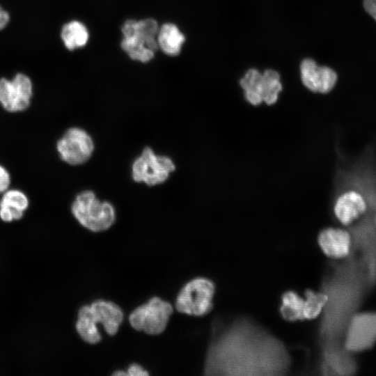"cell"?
Masks as SVG:
<instances>
[{
	"label": "cell",
	"mask_w": 376,
	"mask_h": 376,
	"mask_svg": "<svg viewBox=\"0 0 376 376\" xmlns=\"http://www.w3.org/2000/svg\"><path fill=\"white\" fill-rule=\"evenodd\" d=\"M301 79L309 91L315 93L330 92L337 81L334 70L327 66H318L311 58H306L300 65Z\"/></svg>",
	"instance_id": "12"
},
{
	"label": "cell",
	"mask_w": 376,
	"mask_h": 376,
	"mask_svg": "<svg viewBox=\"0 0 376 376\" xmlns=\"http://www.w3.org/2000/svg\"><path fill=\"white\" fill-rule=\"evenodd\" d=\"M375 226H376V216H375Z\"/></svg>",
	"instance_id": "26"
},
{
	"label": "cell",
	"mask_w": 376,
	"mask_h": 376,
	"mask_svg": "<svg viewBox=\"0 0 376 376\" xmlns=\"http://www.w3.org/2000/svg\"><path fill=\"white\" fill-rule=\"evenodd\" d=\"M75 327L79 336L88 343L96 344L102 338L89 305L83 306L79 310Z\"/></svg>",
	"instance_id": "16"
},
{
	"label": "cell",
	"mask_w": 376,
	"mask_h": 376,
	"mask_svg": "<svg viewBox=\"0 0 376 376\" xmlns=\"http://www.w3.org/2000/svg\"><path fill=\"white\" fill-rule=\"evenodd\" d=\"M172 313L169 302L155 297L136 308L130 313L129 321L135 330L157 335L165 330Z\"/></svg>",
	"instance_id": "6"
},
{
	"label": "cell",
	"mask_w": 376,
	"mask_h": 376,
	"mask_svg": "<svg viewBox=\"0 0 376 376\" xmlns=\"http://www.w3.org/2000/svg\"><path fill=\"white\" fill-rule=\"evenodd\" d=\"M127 375L131 376L148 375L149 373L141 366L137 363L131 364L127 370Z\"/></svg>",
	"instance_id": "22"
},
{
	"label": "cell",
	"mask_w": 376,
	"mask_h": 376,
	"mask_svg": "<svg viewBox=\"0 0 376 376\" xmlns=\"http://www.w3.org/2000/svg\"><path fill=\"white\" fill-rule=\"evenodd\" d=\"M72 212L80 224L94 232L107 230L116 219L113 206L99 201L91 191L81 192L76 197Z\"/></svg>",
	"instance_id": "3"
},
{
	"label": "cell",
	"mask_w": 376,
	"mask_h": 376,
	"mask_svg": "<svg viewBox=\"0 0 376 376\" xmlns=\"http://www.w3.org/2000/svg\"><path fill=\"white\" fill-rule=\"evenodd\" d=\"M304 299L297 292L288 290L281 296V304L279 312L282 318L288 322L304 320Z\"/></svg>",
	"instance_id": "18"
},
{
	"label": "cell",
	"mask_w": 376,
	"mask_h": 376,
	"mask_svg": "<svg viewBox=\"0 0 376 376\" xmlns=\"http://www.w3.org/2000/svg\"><path fill=\"white\" fill-rule=\"evenodd\" d=\"M175 169L173 162L164 156H156L150 148H145L132 166L133 178L148 185L163 182Z\"/></svg>",
	"instance_id": "9"
},
{
	"label": "cell",
	"mask_w": 376,
	"mask_h": 376,
	"mask_svg": "<svg viewBox=\"0 0 376 376\" xmlns=\"http://www.w3.org/2000/svg\"><path fill=\"white\" fill-rule=\"evenodd\" d=\"M29 205V198L22 191L9 188L1 194L0 219L7 223L19 220Z\"/></svg>",
	"instance_id": "15"
},
{
	"label": "cell",
	"mask_w": 376,
	"mask_h": 376,
	"mask_svg": "<svg viewBox=\"0 0 376 376\" xmlns=\"http://www.w3.org/2000/svg\"><path fill=\"white\" fill-rule=\"evenodd\" d=\"M93 148L90 136L78 127L68 130L56 144L61 159L71 165L85 162L91 155Z\"/></svg>",
	"instance_id": "10"
},
{
	"label": "cell",
	"mask_w": 376,
	"mask_h": 376,
	"mask_svg": "<svg viewBox=\"0 0 376 376\" xmlns=\"http://www.w3.org/2000/svg\"><path fill=\"white\" fill-rule=\"evenodd\" d=\"M368 203L364 195L354 189L340 191L334 198L333 212L336 219L348 226L366 213Z\"/></svg>",
	"instance_id": "11"
},
{
	"label": "cell",
	"mask_w": 376,
	"mask_h": 376,
	"mask_svg": "<svg viewBox=\"0 0 376 376\" xmlns=\"http://www.w3.org/2000/svg\"><path fill=\"white\" fill-rule=\"evenodd\" d=\"M33 84L23 73H17L12 79H0V104L8 112L25 111L31 104Z\"/></svg>",
	"instance_id": "8"
},
{
	"label": "cell",
	"mask_w": 376,
	"mask_h": 376,
	"mask_svg": "<svg viewBox=\"0 0 376 376\" xmlns=\"http://www.w3.org/2000/svg\"><path fill=\"white\" fill-rule=\"evenodd\" d=\"M215 293L214 282L206 277H196L187 282L179 292L175 308L182 313L203 316L212 308Z\"/></svg>",
	"instance_id": "4"
},
{
	"label": "cell",
	"mask_w": 376,
	"mask_h": 376,
	"mask_svg": "<svg viewBox=\"0 0 376 376\" xmlns=\"http://www.w3.org/2000/svg\"><path fill=\"white\" fill-rule=\"evenodd\" d=\"M204 363L211 376H281L292 358L285 344L249 316L214 325Z\"/></svg>",
	"instance_id": "1"
},
{
	"label": "cell",
	"mask_w": 376,
	"mask_h": 376,
	"mask_svg": "<svg viewBox=\"0 0 376 376\" xmlns=\"http://www.w3.org/2000/svg\"><path fill=\"white\" fill-rule=\"evenodd\" d=\"M318 242L322 252L332 259L347 257L352 246L350 233L343 228L328 227L318 234Z\"/></svg>",
	"instance_id": "13"
},
{
	"label": "cell",
	"mask_w": 376,
	"mask_h": 376,
	"mask_svg": "<svg viewBox=\"0 0 376 376\" xmlns=\"http://www.w3.org/2000/svg\"><path fill=\"white\" fill-rule=\"evenodd\" d=\"M158 25L153 19L127 20L123 26L122 49L134 60L146 63L152 59L159 45L155 37Z\"/></svg>",
	"instance_id": "2"
},
{
	"label": "cell",
	"mask_w": 376,
	"mask_h": 376,
	"mask_svg": "<svg viewBox=\"0 0 376 376\" xmlns=\"http://www.w3.org/2000/svg\"><path fill=\"white\" fill-rule=\"evenodd\" d=\"M11 178L8 170L0 164V194H2L10 187Z\"/></svg>",
	"instance_id": "21"
},
{
	"label": "cell",
	"mask_w": 376,
	"mask_h": 376,
	"mask_svg": "<svg viewBox=\"0 0 376 376\" xmlns=\"http://www.w3.org/2000/svg\"><path fill=\"white\" fill-rule=\"evenodd\" d=\"M61 37L65 47L72 51L86 44L88 39V32L82 23L78 21H72L62 27Z\"/></svg>",
	"instance_id": "19"
},
{
	"label": "cell",
	"mask_w": 376,
	"mask_h": 376,
	"mask_svg": "<svg viewBox=\"0 0 376 376\" xmlns=\"http://www.w3.org/2000/svg\"><path fill=\"white\" fill-rule=\"evenodd\" d=\"M376 343V312L354 315L347 327L344 347L350 352L367 350Z\"/></svg>",
	"instance_id": "7"
},
{
	"label": "cell",
	"mask_w": 376,
	"mask_h": 376,
	"mask_svg": "<svg viewBox=\"0 0 376 376\" xmlns=\"http://www.w3.org/2000/svg\"><path fill=\"white\" fill-rule=\"evenodd\" d=\"M304 320H313L321 315L327 301V295L322 290L319 292L307 289L304 292Z\"/></svg>",
	"instance_id": "20"
},
{
	"label": "cell",
	"mask_w": 376,
	"mask_h": 376,
	"mask_svg": "<svg viewBox=\"0 0 376 376\" xmlns=\"http://www.w3.org/2000/svg\"><path fill=\"white\" fill-rule=\"evenodd\" d=\"M9 21V13L0 6V30L3 29Z\"/></svg>",
	"instance_id": "24"
},
{
	"label": "cell",
	"mask_w": 376,
	"mask_h": 376,
	"mask_svg": "<svg viewBox=\"0 0 376 376\" xmlns=\"http://www.w3.org/2000/svg\"><path fill=\"white\" fill-rule=\"evenodd\" d=\"M184 41V35L173 24L166 23L158 31V45L166 54L171 56L178 54Z\"/></svg>",
	"instance_id": "17"
},
{
	"label": "cell",
	"mask_w": 376,
	"mask_h": 376,
	"mask_svg": "<svg viewBox=\"0 0 376 376\" xmlns=\"http://www.w3.org/2000/svg\"><path fill=\"white\" fill-rule=\"evenodd\" d=\"M366 11L376 20V0H363Z\"/></svg>",
	"instance_id": "23"
},
{
	"label": "cell",
	"mask_w": 376,
	"mask_h": 376,
	"mask_svg": "<svg viewBox=\"0 0 376 376\" xmlns=\"http://www.w3.org/2000/svg\"><path fill=\"white\" fill-rule=\"evenodd\" d=\"M113 375H117V376H118V375H127V373H125V372H124L123 370H120L116 371L115 373H113Z\"/></svg>",
	"instance_id": "25"
},
{
	"label": "cell",
	"mask_w": 376,
	"mask_h": 376,
	"mask_svg": "<svg viewBox=\"0 0 376 376\" xmlns=\"http://www.w3.org/2000/svg\"><path fill=\"white\" fill-rule=\"evenodd\" d=\"M91 313L97 324H101L110 336L115 335L123 320L122 309L115 303L98 299L89 305Z\"/></svg>",
	"instance_id": "14"
},
{
	"label": "cell",
	"mask_w": 376,
	"mask_h": 376,
	"mask_svg": "<svg viewBox=\"0 0 376 376\" xmlns=\"http://www.w3.org/2000/svg\"><path fill=\"white\" fill-rule=\"evenodd\" d=\"M244 90L245 100L253 106L263 102L267 105L276 103L282 90L279 73L274 70H266L260 73L256 69H250L240 80Z\"/></svg>",
	"instance_id": "5"
}]
</instances>
